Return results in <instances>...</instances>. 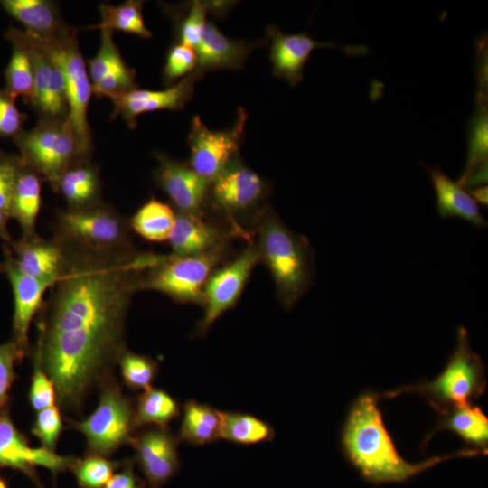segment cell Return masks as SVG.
Listing matches in <instances>:
<instances>
[{
	"mask_svg": "<svg viewBox=\"0 0 488 488\" xmlns=\"http://www.w3.org/2000/svg\"><path fill=\"white\" fill-rule=\"evenodd\" d=\"M58 243L64 254L61 275L36 315L31 352L52 380L60 409L80 413L90 392L115 377L127 350L132 297L162 255Z\"/></svg>",
	"mask_w": 488,
	"mask_h": 488,
	"instance_id": "cell-1",
	"label": "cell"
},
{
	"mask_svg": "<svg viewBox=\"0 0 488 488\" xmlns=\"http://www.w3.org/2000/svg\"><path fill=\"white\" fill-rule=\"evenodd\" d=\"M380 399L371 391L361 394L352 405L342 430L343 451L366 481L376 484L406 482L440 462L487 454V450L473 448L419 464L408 463L400 456L386 429L378 405Z\"/></svg>",
	"mask_w": 488,
	"mask_h": 488,
	"instance_id": "cell-2",
	"label": "cell"
},
{
	"mask_svg": "<svg viewBox=\"0 0 488 488\" xmlns=\"http://www.w3.org/2000/svg\"><path fill=\"white\" fill-rule=\"evenodd\" d=\"M260 263L268 269L278 300L291 309L309 290L314 278V250L309 240L290 230L269 205L250 225Z\"/></svg>",
	"mask_w": 488,
	"mask_h": 488,
	"instance_id": "cell-3",
	"label": "cell"
},
{
	"mask_svg": "<svg viewBox=\"0 0 488 488\" xmlns=\"http://www.w3.org/2000/svg\"><path fill=\"white\" fill-rule=\"evenodd\" d=\"M485 388L483 362L472 350L466 329L459 326L455 349L443 371L434 380L387 391L380 398L418 392L444 416L455 408L471 405L483 394Z\"/></svg>",
	"mask_w": 488,
	"mask_h": 488,
	"instance_id": "cell-4",
	"label": "cell"
},
{
	"mask_svg": "<svg viewBox=\"0 0 488 488\" xmlns=\"http://www.w3.org/2000/svg\"><path fill=\"white\" fill-rule=\"evenodd\" d=\"M99 389L95 410L81 420L66 418V422L85 436V454L109 457L121 446L130 445L137 430L135 401L124 394L116 377L108 380Z\"/></svg>",
	"mask_w": 488,
	"mask_h": 488,
	"instance_id": "cell-5",
	"label": "cell"
},
{
	"mask_svg": "<svg viewBox=\"0 0 488 488\" xmlns=\"http://www.w3.org/2000/svg\"><path fill=\"white\" fill-rule=\"evenodd\" d=\"M267 192V185L263 178L238 156L210 183L206 208L210 206L221 216L235 237L251 241L252 235L244 223L251 225L266 206Z\"/></svg>",
	"mask_w": 488,
	"mask_h": 488,
	"instance_id": "cell-6",
	"label": "cell"
},
{
	"mask_svg": "<svg viewBox=\"0 0 488 488\" xmlns=\"http://www.w3.org/2000/svg\"><path fill=\"white\" fill-rule=\"evenodd\" d=\"M230 241L209 251L162 258L145 273L142 289L166 295L177 303L203 305L206 283L213 271L227 259Z\"/></svg>",
	"mask_w": 488,
	"mask_h": 488,
	"instance_id": "cell-7",
	"label": "cell"
},
{
	"mask_svg": "<svg viewBox=\"0 0 488 488\" xmlns=\"http://www.w3.org/2000/svg\"><path fill=\"white\" fill-rule=\"evenodd\" d=\"M40 39L62 71L68 102L67 122L81 157L89 161L92 137L88 121V108L93 89L86 62L78 45L76 31L68 26L52 38Z\"/></svg>",
	"mask_w": 488,
	"mask_h": 488,
	"instance_id": "cell-8",
	"label": "cell"
},
{
	"mask_svg": "<svg viewBox=\"0 0 488 488\" xmlns=\"http://www.w3.org/2000/svg\"><path fill=\"white\" fill-rule=\"evenodd\" d=\"M128 221L111 207L99 202L57 213L58 242L81 249L108 251L134 249Z\"/></svg>",
	"mask_w": 488,
	"mask_h": 488,
	"instance_id": "cell-9",
	"label": "cell"
},
{
	"mask_svg": "<svg viewBox=\"0 0 488 488\" xmlns=\"http://www.w3.org/2000/svg\"><path fill=\"white\" fill-rule=\"evenodd\" d=\"M25 165L56 189L61 174L83 160L72 130L67 122L40 120L29 131L14 137Z\"/></svg>",
	"mask_w": 488,
	"mask_h": 488,
	"instance_id": "cell-10",
	"label": "cell"
},
{
	"mask_svg": "<svg viewBox=\"0 0 488 488\" xmlns=\"http://www.w3.org/2000/svg\"><path fill=\"white\" fill-rule=\"evenodd\" d=\"M260 263L254 240L231 260L216 268L208 279L203 293V315L194 335L202 336L211 325L238 303L255 267Z\"/></svg>",
	"mask_w": 488,
	"mask_h": 488,
	"instance_id": "cell-11",
	"label": "cell"
},
{
	"mask_svg": "<svg viewBox=\"0 0 488 488\" xmlns=\"http://www.w3.org/2000/svg\"><path fill=\"white\" fill-rule=\"evenodd\" d=\"M247 113L239 108L234 126L225 130H211L200 117L192 119L188 136L189 166L211 183L233 159L239 156Z\"/></svg>",
	"mask_w": 488,
	"mask_h": 488,
	"instance_id": "cell-12",
	"label": "cell"
},
{
	"mask_svg": "<svg viewBox=\"0 0 488 488\" xmlns=\"http://www.w3.org/2000/svg\"><path fill=\"white\" fill-rule=\"evenodd\" d=\"M74 455H60L42 446L32 447L28 438L15 427L10 407L0 412V467H9L26 475L37 488H44L37 467L48 469L52 477L70 470L77 462Z\"/></svg>",
	"mask_w": 488,
	"mask_h": 488,
	"instance_id": "cell-13",
	"label": "cell"
},
{
	"mask_svg": "<svg viewBox=\"0 0 488 488\" xmlns=\"http://www.w3.org/2000/svg\"><path fill=\"white\" fill-rule=\"evenodd\" d=\"M21 32L33 68V89L28 102L41 120H67L68 102L61 68L39 37Z\"/></svg>",
	"mask_w": 488,
	"mask_h": 488,
	"instance_id": "cell-14",
	"label": "cell"
},
{
	"mask_svg": "<svg viewBox=\"0 0 488 488\" xmlns=\"http://www.w3.org/2000/svg\"><path fill=\"white\" fill-rule=\"evenodd\" d=\"M178 443L177 436L168 427H145L135 434L130 445L146 488H161L178 473Z\"/></svg>",
	"mask_w": 488,
	"mask_h": 488,
	"instance_id": "cell-15",
	"label": "cell"
},
{
	"mask_svg": "<svg viewBox=\"0 0 488 488\" xmlns=\"http://www.w3.org/2000/svg\"><path fill=\"white\" fill-rule=\"evenodd\" d=\"M270 41L269 59L275 77L286 80L296 87L304 80V68L316 48L340 47L348 54L361 55L367 52L364 46H339L334 42H320L305 33H285L277 27H267Z\"/></svg>",
	"mask_w": 488,
	"mask_h": 488,
	"instance_id": "cell-16",
	"label": "cell"
},
{
	"mask_svg": "<svg viewBox=\"0 0 488 488\" xmlns=\"http://www.w3.org/2000/svg\"><path fill=\"white\" fill-rule=\"evenodd\" d=\"M158 165L154 172L157 185L165 192L175 211L204 216L210 183L197 174L187 163L156 153Z\"/></svg>",
	"mask_w": 488,
	"mask_h": 488,
	"instance_id": "cell-17",
	"label": "cell"
},
{
	"mask_svg": "<svg viewBox=\"0 0 488 488\" xmlns=\"http://www.w3.org/2000/svg\"><path fill=\"white\" fill-rule=\"evenodd\" d=\"M202 75L194 70L177 83L164 90L135 89L110 99L114 104V117L120 116L130 127L136 125V117L157 110H182L193 95L196 81Z\"/></svg>",
	"mask_w": 488,
	"mask_h": 488,
	"instance_id": "cell-18",
	"label": "cell"
},
{
	"mask_svg": "<svg viewBox=\"0 0 488 488\" xmlns=\"http://www.w3.org/2000/svg\"><path fill=\"white\" fill-rule=\"evenodd\" d=\"M0 267L7 277L14 293L12 339L28 355L32 352L28 337L31 323L42 305L45 291L56 282L22 273L15 266L11 252L5 256Z\"/></svg>",
	"mask_w": 488,
	"mask_h": 488,
	"instance_id": "cell-19",
	"label": "cell"
},
{
	"mask_svg": "<svg viewBox=\"0 0 488 488\" xmlns=\"http://www.w3.org/2000/svg\"><path fill=\"white\" fill-rule=\"evenodd\" d=\"M259 44L258 42L228 38L212 22L208 21L201 41L194 49L197 55L195 70L202 76L213 70H240L251 52Z\"/></svg>",
	"mask_w": 488,
	"mask_h": 488,
	"instance_id": "cell-20",
	"label": "cell"
},
{
	"mask_svg": "<svg viewBox=\"0 0 488 488\" xmlns=\"http://www.w3.org/2000/svg\"><path fill=\"white\" fill-rule=\"evenodd\" d=\"M203 217L176 211L175 223L168 239L172 255L183 257L201 254L235 237L227 228L208 221Z\"/></svg>",
	"mask_w": 488,
	"mask_h": 488,
	"instance_id": "cell-21",
	"label": "cell"
},
{
	"mask_svg": "<svg viewBox=\"0 0 488 488\" xmlns=\"http://www.w3.org/2000/svg\"><path fill=\"white\" fill-rule=\"evenodd\" d=\"M12 254L17 268L35 278L58 281L61 275L64 254L61 246L53 239L45 240L38 235L22 238L13 243Z\"/></svg>",
	"mask_w": 488,
	"mask_h": 488,
	"instance_id": "cell-22",
	"label": "cell"
},
{
	"mask_svg": "<svg viewBox=\"0 0 488 488\" xmlns=\"http://www.w3.org/2000/svg\"><path fill=\"white\" fill-rule=\"evenodd\" d=\"M436 194V211L442 218H461L478 229L487 227L478 203L440 167H426Z\"/></svg>",
	"mask_w": 488,
	"mask_h": 488,
	"instance_id": "cell-23",
	"label": "cell"
},
{
	"mask_svg": "<svg viewBox=\"0 0 488 488\" xmlns=\"http://www.w3.org/2000/svg\"><path fill=\"white\" fill-rule=\"evenodd\" d=\"M2 7L22 23L26 32L43 39L52 38L68 26L58 5L49 0H2Z\"/></svg>",
	"mask_w": 488,
	"mask_h": 488,
	"instance_id": "cell-24",
	"label": "cell"
},
{
	"mask_svg": "<svg viewBox=\"0 0 488 488\" xmlns=\"http://www.w3.org/2000/svg\"><path fill=\"white\" fill-rule=\"evenodd\" d=\"M42 178L33 169L23 164L12 194L9 216L15 219L22 231V238L37 236L35 224L42 203Z\"/></svg>",
	"mask_w": 488,
	"mask_h": 488,
	"instance_id": "cell-25",
	"label": "cell"
},
{
	"mask_svg": "<svg viewBox=\"0 0 488 488\" xmlns=\"http://www.w3.org/2000/svg\"><path fill=\"white\" fill-rule=\"evenodd\" d=\"M221 411L190 399L183 405L177 438L195 446L221 439Z\"/></svg>",
	"mask_w": 488,
	"mask_h": 488,
	"instance_id": "cell-26",
	"label": "cell"
},
{
	"mask_svg": "<svg viewBox=\"0 0 488 488\" xmlns=\"http://www.w3.org/2000/svg\"><path fill=\"white\" fill-rule=\"evenodd\" d=\"M56 192H61L68 208H80L99 202L100 182L98 169L82 162L67 169L60 177Z\"/></svg>",
	"mask_w": 488,
	"mask_h": 488,
	"instance_id": "cell-27",
	"label": "cell"
},
{
	"mask_svg": "<svg viewBox=\"0 0 488 488\" xmlns=\"http://www.w3.org/2000/svg\"><path fill=\"white\" fill-rule=\"evenodd\" d=\"M6 36L12 44V55L5 71L4 89L14 99L22 96L29 101L33 89V68L29 52L20 30L11 28Z\"/></svg>",
	"mask_w": 488,
	"mask_h": 488,
	"instance_id": "cell-28",
	"label": "cell"
},
{
	"mask_svg": "<svg viewBox=\"0 0 488 488\" xmlns=\"http://www.w3.org/2000/svg\"><path fill=\"white\" fill-rule=\"evenodd\" d=\"M444 416L427 439L434 432L448 429L477 449L487 450L488 418L479 407L468 405L455 408Z\"/></svg>",
	"mask_w": 488,
	"mask_h": 488,
	"instance_id": "cell-29",
	"label": "cell"
},
{
	"mask_svg": "<svg viewBox=\"0 0 488 488\" xmlns=\"http://www.w3.org/2000/svg\"><path fill=\"white\" fill-rule=\"evenodd\" d=\"M180 414L177 400L161 389L151 387L139 394L135 401L136 429L145 427H168L169 423Z\"/></svg>",
	"mask_w": 488,
	"mask_h": 488,
	"instance_id": "cell-30",
	"label": "cell"
},
{
	"mask_svg": "<svg viewBox=\"0 0 488 488\" xmlns=\"http://www.w3.org/2000/svg\"><path fill=\"white\" fill-rule=\"evenodd\" d=\"M175 219L176 211L169 204L153 198L135 212L128 224L146 240L162 242L168 240Z\"/></svg>",
	"mask_w": 488,
	"mask_h": 488,
	"instance_id": "cell-31",
	"label": "cell"
},
{
	"mask_svg": "<svg viewBox=\"0 0 488 488\" xmlns=\"http://www.w3.org/2000/svg\"><path fill=\"white\" fill-rule=\"evenodd\" d=\"M275 430L266 421L250 414L221 411V439L239 445L271 441Z\"/></svg>",
	"mask_w": 488,
	"mask_h": 488,
	"instance_id": "cell-32",
	"label": "cell"
},
{
	"mask_svg": "<svg viewBox=\"0 0 488 488\" xmlns=\"http://www.w3.org/2000/svg\"><path fill=\"white\" fill-rule=\"evenodd\" d=\"M487 89L478 88L474 112L468 126V152L465 167L459 178L487 164L488 157Z\"/></svg>",
	"mask_w": 488,
	"mask_h": 488,
	"instance_id": "cell-33",
	"label": "cell"
},
{
	"mask_svg": "<svg viewBox=\"0 0 488 488\" xmlns=\"http://www.w3.org/2000/svg\"><path fill=\"white\" fill-rule=\"evenodd\" d=\"M143 1L127 0L118 5L101 4V22L91 28L108 29L131 33L141 38L152 37V33L144 22ZM90 29V28H89Z\"/></svg>",
	"mask_w": 488,
	"mask_h": 488,
	"instance_id": "cell-34",
	"label": "cell"
},
{
	"mask_svg": "<svg viewBox=\"0 0 488 488\" xmlns=\"http://www.w3.org/2000/svg\"><path fill=\"white\" fill-rule=\"evenodd\" d=\"M233 4L229 1H192L186 5V10L177 24L178 42L193 49L199 44L206 23L207 14L215 15L228 13Z\"/></svg>",
	"mask_w": 488,
	"mask_h": 488,
	"instance_id": "cell-35",
	"label": "cell"
},
{
	"mask_svg": "<svg viewBox=\"0 0 488 488\" xmlns=\"http://www.w3.org/2000/svg\"><path fill=\"white\" fill-rule=\"evenodd\" d=\"M121 463L122 460L85 454L83 458H78L70 471L80 488H104Z\"/></svg>",
	"mask_w": 488,
	"mask_h": 488,
	"instance_id": "cell-36",
	"label": "cell"
},
{
	"mask_svg": "<svg viewBox=\"0 0 488 488\" xmlns=\"http://www.w3.org/2000/svg\"><path fill=\"white\" fill-rule=\"evenodd\" d=\"M117 365L124 384L135 391L151 388L158 371V363L153 358L127 349L122 353Z\"/></svg>",
	"mask_w": 488,
	"mask_h": 488,
	"instance_id": "cell-37",
	"label": "cell"
},
{
	"mask_svg": "<svg viewBox=\"0 0 488 488\" xmlns=\"http://www.w3.org/2000/svg\"><path fill=\"white\" fill-rule=\"evenodd\" d=\"M124 61L113 40V32L101 30V42L98 53L88 61V72L92 85L98 83L112 70Z\"/></svg>",
	"mask_w": 488,
	"mask_h": 488,
	"instance_id": "cell-38",
	"label": "cell"
},
{
	"mask_svg": "<svg viewBox=\"0 0 488 488\" xmlns=\"http://www.w3.org/2000/svg\"><path fill=\"white\" fill-rule=\"evenodd\" d=\"M196 66L197 55L195 50L189 45L177 42L172 45L167 52L163 69L164 82L170 87L177 80L183 79L192 72Z\"/></svg>",
	"mask_w": 488,
	"mask_h": 488,
	"instance_id": "cell-39",
	"label": "cell"
},
{
	"mask_svg": "<svg viewBox=\"0 0 488 488\" xmlns=\"http://www.w3.org/2000/svg\"><path fill=\"white\" fill-rule=\"evenodd\" d=\"M62 428L61 409L55 404L36 412L31 432L40 440L42 447L55 451Z\"/></svg>",
	"mask_w": 488,
	"mask_h": 488,
	"instance_id": "cell-40",
	"label": "cell"
},
{
	"mask_svg": "<svg viewBox=\"0 0 488 488\" xmlns=\"http://www.w3.org/2000/svg\"><path fill=\"white\" fill-rule=\"evenodd\" d=\"M26 355L13 339L0 344V412L9 405V392L16 379L14 365Z\"/></svg>",
	"mask_w": 488,
	"mask_h": 488,
	"instance_id": "cell-41",
	"label": "cell"
},
{
	"mask_svg": "<svg viewBox=\"0 0 488 488\" xmlns=\"http://www.w3.org/2000/svg\"><path fill=\"white\" fill-rule=\"evenodd\" d=\"M135 78V70L123 62L92 85L93 93L98 97L112 99L136 89Z\"/></svg>",
	"mask_w": 488,
	"mask_h": 488,
	"instance_id": "cell-42",
	"label": "cell"
},
{
	"mask_svg": "<svg viewBox=\"0 0 488 488\" xmlns=\"http://www.w3.org/2000/svg\"><path fill=\"white\" fill-rule=\"evenodd\" d=\"M33 372L28 392V399L33 410L40 411L56 404L54 386L42 367L33 361Z\"/></svg>",
	"mask_w": 488,
	"mask_h": 488,
	"instance_id": "cell-43",
	"label": "cell"
},
{
	"mask_svg": "<svg viewBox=\"0 0 488 488\" xmlns=\"http://www.w3.org/2000/svg\"><path fill=\"white\" fill-rule=\"evenodd\" d=\"M23 164L21 157L0 155V209L8 214L14 184Z\"/></svg>",
	"mask_w": 488,
	"mask_h": 488,
	"instance_id": "cell-44",
	"label": "cell"
},
{
	"mask_svg": "<svg viewBox=\"0 0 488 488\" xmlns=\"http://www.w3.org/2000/svg\"><path fill=\"white\" fill-rule=\"evenodd\" d=\"M26 116L22 114L13 99L5 89H0V136L15 137L23 129Z\"/></svg>",
	"mask_w": 488,
	"mask_h": 488,
	"instance_id": "cell-45",
	"label": "cell"
},
{
	"mask_svg": "<svg viewBox=\"0 0 488 488\" xmlns=\"http://www.w3.org/2000/svg\"><path fill=\"white\" fill-rule=\"evenodd\" d=\"M104 488H146V484L136 475L134 459L126 458Z\"/></svg>",
	"mask_w": 488,
	"mask_h": 488,
	"instance_id": "cell-46",
	"label": "cell"
},
{
	"mask_svg": "<svg viewBox=\"0 0 488 488\" xmlns=\"http://www.w3.org/2000/svg\"><path fill=\"white\" fill-rule=\"evenodd\" d=\"M470 195L474 198V200L478 203H481L483 205H487L488 200H487V192L488 189L487 186H480L472 190H469Z\"/></svg>",
	"mask_w": 488,
	"mask_h": 488,
	"instance_id": "cell-47",
	"label": "cell"
},
{
	"mask_svg": "<svg viewBox=\"0 0 488 488\" xmlns=\"http://www.w3.org/2000/svg\"><path fill=\"white\" fill-rule=\"evenodd\" d=\"M10 218L7 211L0 209V238L10 241V235L7 231V220Z\"/></svg>",
	"mask_w": 488,
	"mask_h": 488,
	"instance_id": "cell-48",
	"label": "cell"
},
{
	"mask_svg": "<svg viewBox=\"0 0 488 488\" xmlns=\"http://www.w3.org/2000/svg\"><path fill=\"white\" fill-rule=\"evenodd\" d=\"M0 488H9V485L5 479L0 475Z\"/></svg>",
	"mask_w": 488,
	"mask_h": 488,
	"instance_id": "cell-49",
	"label": "cell"
},
{
	"mask_svg": "<svg viewBox=\"0 0 488 488\" xmlns=\"http://www.w3.org/2000/svg\"><path fill=\"white\" fill-rule=\"evenodd\" d=\"M0 155H1V152H0Z\"/></svg>",
	"mask_w": 488,
	"mask_h": 488,
	"instance_id": "cell-50",
	"label": "cell"
}]
</instances>
